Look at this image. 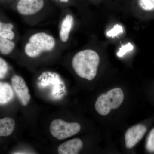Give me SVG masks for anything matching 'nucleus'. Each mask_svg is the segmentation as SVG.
Masks as SVG:
<instances>
[{"label":"nucleus","instance_id":"obj_4","mask_svg":"<svg viewBox=\"0 0 154 154\" xmlns=\"http://www.w3.org/2000/svg\"><path fill=\"white\" fill-rule=\"evenodd\" d=\"M77 122L69 123L60 119L53 120L50 126V131L54 137L59 140L65 139L76 134L81 130Z\"/></svg>","mask_w":154,"mask_h":154},{"label":"nucleus","instance_id":"obj_2","mask_svg":"<svg viewBox=\"0 0 154 154\" xmlns=\"http://www.w3.org/2000/svg\"><path fill=\"white\" fill-rule=\"evenodd\" d=\"M55 45L52 36L45 33H38L32 35L25 47V52L28 57H35L44 51H51Z\"/></svg>","mask_w":154,"mask_h":154},{"label":"nucleus","instance_id":"obj_11","mask_svg":"<svg viewBox=\"0 0 154 154\" xmlns=\"http://www.w3.org/2000/svg\"><path fill=\"white\" fill-rule=\"evenodd\" d=\"M15 127V121L10 117L0 119V137L8 136L12 134Z\"/></svg>","mask_w":154,"mask_h":154},{"label":"nucleus","instance_id":"obj_13","mask_svg":"<svg viewBox=\"0 0 154 154\" xmlns=\"http://www.w3.org/2000/svg\"><path fill=\"white\" fill-rule=\"evenodd\" d=\"M14 26L11 23H4L0 22V36L12 40L15 37L13 31Z\"/></svg>","mask_w":154,"mask_h":154},{"label":"nucleus","instance_id":"obj_5","mask_svg":"<svg viewBox=\"0 0 154 154\" xmlns=\"http://www.w3.org/2000/svg\"><path fill=\"white\" fill-rule=\"evenodd\" d=\"M11 83L19 101L24 106L28 105L30 102V96L29 89L24 79L15 75L11 78Z\"/></svg>","mask_w":154,"mask_h":154},{"label":"nucleus","instance_id":"obj_17","mask_svg":"<svg viewBox=\"0 0 154 154\" xmlns=\"http://www.w3.org/2000/svg\"><path fill=\"white\" fill-rule=\"evenodd\" d=\"M123 28L120 25H116L113 28L107 33V35L110 37H114L120 33H123Z\"/></svg>","mask_w":154,"mask_h":154},{"label":"nucleus","instance_id":"obj_12","mask_svg":"<svg viewBox=\"0 0 154 154\" xmlns=\"http://www.w3.org/2000/svg\"><path fill=\"white\" fill-rule=\"evenodd\" d=\"M15 45L10 39L0 36V52L4 55L11 53L15 47Z\"/></svg>","mask_w":154,"mask_h":154},{"label":"nucleus","instance_id":"obj_19","mask_svg":"<svg viewBox=\"0 0 154 154\" xmlns=\"http://www.w3.org/2000/svg\"><path fill=\"white\" fill-rule=\"evenodd\" d=\"M59 1L64 3H67L69 2V0H59Z\"/></svg>","mask_w":154,"mask_h":154},{"label":"nucleus","instance_id":"obj_1","mask_svg":"<svg viewBox=\"0 0 154 154\" xmlns=\"http://www.w3.org/2000/svg\"><path fill=\"white\" fill-rule=\"evenodd\" d=\"M100 57L95 51L86 49L77 53L73 57L72 66L76 74L89 81L97 75Z\"/></svg>","mask_w":154,"mask_h":154},{"label":"nucleus","instance_id":"obj_7","mask_svg":"<svg viewBox=\"0 0 154 154\" xmlns=\"http://www.w3.org/2000/svg\"><path fill=\"white\" fill-rule=\"evenodd\" d=\"M44 5L43 0H20L17 4V9L20 14L29 16L40 11Z\"/></svg>","mask_w":154,"mask_h":154},{"label":"nucleus","instance_id":"obj_8","mask_svg":"<svg viewBox=\"0 0 154 154\" xmlns=\"http://www.w3.org/2000/svg\"><path fill=\"white\" fill-rule=\"evenodd\" d=\"M83 147V143L79 138L71 140L61 144L58 148L59 154H77Z\"/></svg>","mask_w":154,"mask_h":154},{"label":"nucleus","instance_id":"obj_18","mask_svg":"<svg viewBox=\"0 0 154 154\" xmlns=\"http://www.w3.org/2000/svg\"><path fill=\"white\" fill-rule=\"evenodd\" d=\"M133 48L134 47L129 42L120 48L118 52H117V55L119 57H122L123 55H125L127 52L132 50Z\"/></svg>","mask_w":154,"mask_h":154},{"label":"nucleus","instance_id":"obj_16","mask_svg":"<svg viewBox=\"0 0 154 154\" xmlns=\"http://www.w3.org/2000/svg\"><path fill=\"white\" fill-rule=\"evenodd\" d=\"M8 70V67L5 61L0 57V79L5 77Z\"/></svg>","mask_w":154,"mask_h":154},{"label":"nucleus","instance_id":"obj_14","mask_svg":"<svg viewBox=\"0 0 154 154\" xmlns=\"http://www.w3.org/2000/svg\"><path fill=\"white\" fill-rule=\"evenodd\" d=\"M140 8L147 12L154 11V0H138Z\"/></svg>","mask_w":154,"mask_h":154},{"label":"nucleus","instance_id":"obj_6","mask_svg":"<svg viewBox=\"0 0 154 154\" xmlns=\"http://www.w3.org/2000/svg\"><path fill=\"white\" fill-rule=\"evenodd\" d=\"M146 131V127L143 124L136 125L128 129L125 137L127 148L134 147L142 139Z\"/></svg>","mask_w":154,"mask_h":154},{"label":"nucleus","instance_id":"obj_15","mask_svg":"<svg viewBox=\"0 0 154 154\" xmlns=\"http://www.w3.org/2000/svg\"><path fill=\"white\" fill-rule=\"evenodd\" d=\"M146 148L149 152L154 153V128L151 131L148 136Z\"/></svg>","mask_w":154,"mask_h":154},{"label":"nucleus","instance_id":"obj_9","mask_svg":"<svg viewBox=\"0 0 154 154\" xmlns=\"http://www.w3.org/2000/svg\"><path fill=\"white\" fill-rule=\"evenodd\" d=\"M73 23V17L69 14L66 16L62 22L60 31V37L61 40L63 42H66L68 40Z\"/></svg>","mask_w":154,"mask_h":154},{"label":"nucleus","instance_id":"obj_10","mask_svg":"<svg viewBox=\"0 0 154 154\" xmlns=\"http://www.w3.org/2000/svg\"><path fill=\"white\" fill-rule=\"evenodd\" d=\"M14 96V91L11 86L8 83L0 82V105L8 103Z\"/></svg>","mask_w":154,"mask_h":154},{"label":"nucleus","instance_id":"obj_3","mask_svg":"<svg viewBox=\"0 0 154 154\" xmlns=\"http://www.w3.org/2000/svg\"><path fill=\"white\" fill-rule=\"evenodd\" d=\"M123 100V91L120 88H115L98 97L95 104V109L100 115H107L111 109L119 107Z\"/></svg>","mask_w":154,"mask_h":154}]
</instances>
